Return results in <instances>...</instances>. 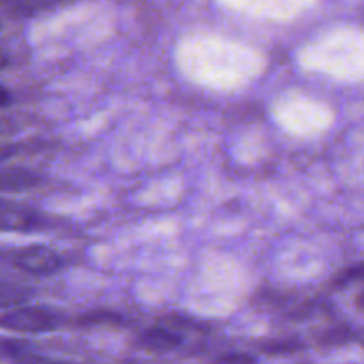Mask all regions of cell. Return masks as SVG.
<instances>
[{
	"label": "cell",
	"mask_w": 364,
	"mask_h": 364,
	"mask_svg": "<svg viewBox=\"0 0 364 364\" xmlns=\"http://www.w3.org/2000/svg\"><path fill=\"white\" fill-rule=\"evenodd\" d=\"M364 281V263H359V265H352L343 269L341 272H338L334 276L333 284L334 287H348L352 283H363Z\"/></svg>",
	"instance_id": "cell-11"
},
{
	"label": "cell",
	"mask_w": 364,
	"mask_h": 364,
	"mask_svg": "<svg viewBox=\"0 0 364 364\" xmlns=\"http://www.w3.org/2000/svg\"><path fill=\"white\" fill-rule=\"evenodd\" d=\"M0 258L32 276H50V274L59 272L64 267L63 256L45 245L4 249L0 251Z\"/></svg>",
	"instance_id": "cell-1"
},
{
	"label": "cell",
	"mask_w": 364,
	"mask_h": 364,
	"mask_svg": "<svg viewBox=\"0 0 364 364\" xmlns=\"http://www.w3.org/2000/svg\"><path fill=\"white\" fill-rule=\"evenodd\" d=\"M59 327V316L45 308H28L14 306L9 311L0 315V329L18 334L50 333Z\"/></svg>",
	"instance_id": "cell-2"
},
{
	"label": "cell",
	"mask_w": 364,
	"mask_h": 364,
	"mask_svg": "<svg viewBox=\"0 0 364 364\" xmlns=\"http://www.w3.org/2000/svg\"><path fill=\"white\" fill-rule=\"evenodd\" d=\"M45 219L39 212L21 203L0 199V231L6 233H31L43 230Z\"/></svg>",
	"instance_id": "cell-3"
},
{
	"label": "cell",
	"mask_w": 364,
	"mask_h": 364,
	"mask_svg": "<svg viewBox=\"0 0 364 364\" xmlns=\"http://www.w3.org/2000/svg\"><path fill=\"white\" fill-rule=\"evenodd\" d=\"M355 340V333H352L348 327H334L320 336V343L326 347H336V345H345L348 341Z\"/></svg>",
	"instance_id": "cell-10"
},
{
	"label": "cell",
	"mask_w": 364,
	"mask_h": 364,
	"mask_svg": "<svg viewBox=\"0 0 364 364\" xmlns=\"http://www.w3.org/2000/svg\"><path fill=\"white\" fill-rule=\"evenodd\" d=\"M7 63H9V60H7L6 53H4L2 50H0V70H2V68H6Z\"/></svg>",
	"instance_id": "cell-15"
},
{
	"label": "cell",
	"mask_w": 364,
	"mask_h": 364,
	"mask_svg": "<svg viewBox=\"0 0 364 364\" xmlns=\"http://www.w3.org/2000/svg\"><path fill=\"white\" fill-rule=\"evenodd\" d=\"M32 290L13 281L0 279V308H14L21 306L32 297Z\"/></svg>",
	"instance_id": "cell-7"
},
{
	"label": "cell",
	"mask_w": 364,
	"mask_h": 364,
	"mask_svg": "<svg viewBox=\"0 0 364 364\" xmlns=\"http://www.w3.org/2000/svg\"><path fill=\"white\" fill-rule=\"evenodd\" d=\"M11 103V95L4 85H0V107H6Z\"/></svg>",
	"instance_id": "cell-13"
},
{
	"label": "cell",
	"mask_w": 364,
	"mask_h": 364,
	"mask_svg": "<svg viewBox=\"0 0 364 364\" xmlns=\"http://www.w3.org/2000/svg\"><path fill=\"white\" fill-rule=\"evenodd\" d=\"M220 363H255L256 358L251 354H245V352H240V354H237V352H233V354H224L219 358Z\"/></svg>",
	"instance_id": "cell-12"
},
{
	"label": "cell",
	"mask_w": 364,
	"mask_h": 364,
	"mask_svg": "<svg viewBox=\"0 0 364 364\" xmlns=\"http://www.w3.org/2000/svg\"><path fill=\"white\" fill-rule=\"evenodd\" d=\"M355 340H359V341H361V343L364 345V331H363V333L355 334Z\"/></svg>",
	"instance_id": "cell-16"
},
{
	"label": "cell",
	"mask_w": 364,
	"mask_h": 364,
	"mask_svg": "<svg viewBox=\"0 0 364 364\" xmlns=\"http://www.w3.org/2000/svg\"><path fill=\"white\" fill-rule=\"evenodd\" d=\"M41 178L34 173L21 169H0V192L4 191H27L36 187Z\"/></svg>",
	"instance_id": "cell-6"
},
{
	"label": "cell",
	"mask_w": 364,
	"mask_h": 364,
	"mask_svg": "<svg viewBox=\"0 0 364 364\" xmlns=\"http://www.w3.org/2000/svg\"><path fill=\"white\" fill-rule=\"evenodd\" d=\"M139 345L149 352H171L181 345V338L166 327H149L139 336Z\"/></svg>",
	"instance_id": "cell-4"
},
{
	"label": "cell",
	"mask_w": 364,
	"mask_h": 364,
	"mask_svg": "<svg viewBox=\"0 0 364 364\" xmlns=\"http://www.w3.org/2000/svg\"><path fill=\"white\" fill-rule=\"evenodd\" d=\"M57 2H60V0H50V6H55Z\"/></svg>",
	"instance_id": "cell-18"
},
{
	"label": "cell",
	"mask_w": 364,
	"mask_h": 364,
	"mask_svg": "<svg viewBox=\"0 0 364 364\" xmlns=\"http://www.w3.org/2000/svg\"><path fill=\"white\" fill-rule=\"evenodd\" d=\"M302 350V343L299 340H274L263 343L262 352L269 355H287Z\"/></svg>",
	"instance_id": "cell-9"
},
{
	"label": "cell",
	"mask_w": 364,
	"mask_h": 364,
	"mask_svg": "<svg viewBox=\"0 0 364 364\" xmlns=\"http://www.w3.org/2000/svg\"><path fill=\"white\" fill-rule=\"evenodd\" d=\"M355 306H358L359 309H363V311H364V291H361V294L355 297Z\"/></svg>",
	"instance_id": "cell-14"
},
{
	"label": "cell",
	"mask_w": 364,
	"mask_h": 364,
	"mask_svg": "<svg viewBox=\"0 0 364 364\" xmlns=\"http://www.w3.org/2000/svg\"><path fill=\"white\" fill-rule=\"evenodd\" d=\"M0 359H9V361H48L43 355L36 354L31 343L23 340H16V338H0Z\"/></svg>",
	"instance_id": "cell-5"
},
{
	"label": "cell",
	"mask_w": 364,
	"mask_h": 364,
	"mask_svg": "<svg viewBox=\"0 0 364 364\" xmlns=\"http://www.w3.org/2000/svg\"><path fill=\"white\" fill-rule=\"evenodd\" d=\"M121 316L116 315L112 311H103V309H98V311H89L85 313L84 316L78 318V323L84 327H95V326H119Z\"/></svg>",
	"instance_id": "cell-8"
},
{
	"label": "cell",
	"mask_w": 364,
	"mask_h": 364,
	"mask_svg": "<svg viewBox=\"0 0 364 364\" xmlns=\"http://www.w3.org/2000/svg\"><path fill=\"white\" fill-rule=\"evenodd\" d=\"M4 130H6V123H0V134H2Z\"/></svg>",
	"instance_id": "cell-17"
}]
</instances>
